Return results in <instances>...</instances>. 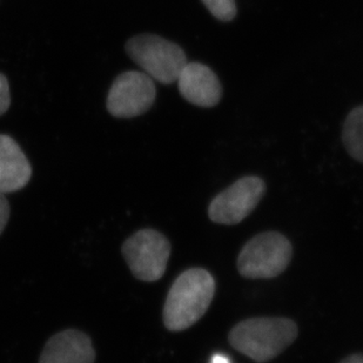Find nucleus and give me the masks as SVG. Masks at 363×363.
Listing matches in <instances>:
<instances>
[{"mask_svg":"<svg viewBox=\"0 0 363 363\" xmlns=\"http://www.w3.org/2000/svg\"><path fill=\"white\" fill-rule=\"evenodd\" d=\"M216 294V280L203 268H191L179 275L164 301V327L182 332L196 325L208 311Z\"/></svg>","mask_w":363,"mask_h":363,"instance_id":"obj_1","label":"nucleus"},{"mask_svg":"<svg viewBox=\"0 0 363 363\" xmlns=\"http://www.w3.org/2000/svg\"><path fill=\"white\" fill-rule=\"evenodd\" d=\"M298 325L284 318H254L234 325L230 346L257 363L273 360L298 337Z\"/></svg>","mask_w":363,"mask_h":363,"instance_id":"obj_2","label":"nucleus"},{"mask_svg":"<svg viewBox=\"0 0 363 363\" xmlns=\"http://www.w3.org/2000/svg\"><path fill=\"white\" fill-rule=\"evenodd\" d=\"M127 55L148 77L162 85L178 80L187 55L178 44L155 35H135L127 41Z\"/></svg>","mask_w":363,"mask_h":363,"instance_id":"obj_3","label":"nucleus"},{"mask_svg":"<svg viewBox=\"0 0 363 363\" xmlns=\"http://www.w3.org/2000/svg\"><path fill=\"white\" fill-rule=\"evenodd\" d=\"M293 248L287 238L278 232H264L250 239L238 257V271L243 278L273 279L291 264Z\"/></svg>","mask_w":363,"mask_h":363,"instance_id":"obj_4","label":"nucleus"},{"mask_svg":"<svg viewBox=\"0 0 363 363\" xmlns=\"http://www.w3.org/2000/svg\"><path fill=\"white\" fill-rule=\"evenodd\" d=\"M121 253L138 280L155 282L166 272L171 243L158 230H141L123 242Z\"/></svg>","mask_w":363,"mask_h":363,"instance_id":"obj_5","label":"nucleus"},{"mask_svg":"<svg viewBox=\"0 0 363 363\" xmlns=\"http://www.w3.org/2000/svg\"><path fill=\"white\" fill-rule=\"evenodd\" d=\"M157 98L155 80L145 72L127 71L114 80L107 96V111L121 119L139 117L151 110Z\"/></svg>","mask_w":363,"mask_h":363,"instance_id":"obj_6","label":"nucleus"},{"mask_svg":"<svg viewBox=\"0 0 363 363\" xmlns=\"http://www.w3.org/2000/svg\"><path fill=\"white\" fill-rule=\"evenodd\" d=\"M264 192L266 184L259 177L239 179L209 203V219L220 225H238L257 208Z\"/></svg>","mask_w":363,"mask_h":363,"instance_id":"obj_7","label":"nucleus"},{"mask_svg":"<svg viewBox=\"0 0 363 363\" xmlns=\"http://www.w3.org/2000/svg\"><path fill=\"white\" fill-rule=\"evenodd\" d=\"M177 82L182 98L196 106L211 108L223 98L219 77L201 62H187Z\"/></svg>","mask_w":363,"mask_h":363,"instance_id":"obj_8","label":"nucleus"},{"mask_svg":"<svg viewBox=\"0 0 363 363\" xmlns=\"http://www.w3.org/2000/svg\"><path fill=\"white\" fill-rule=\"evenodd\" d=\"M96 350L85 333L66 329L52 336L41 352L39 363H94Z\"/></svg>","mask_w":363,"mask_h":363,"instance_id":"obj_9","label":"nucleus"},{"mask_svg":"<svg viewBox=\"0 0 363 363\" xmlns=\"http://www.w3.org/2000/svg\"><path fill=\"white\" fill-rule=\"evenodd\" d=\"M31 177V164L19 145L9 135L0 134V194L21 191Z\"/></svg>","mask_w":363,"mask_h":363,"instance_id":"obj_10","label":"nucleus"},{"mask_svg":"<svg viewBox=\"0 0 363 363\" xmlns=\"http://www.w3.org/2000/svg\"><path fill=\"white\" fill-rule=\"evenodd\" d=\"M342 141L352 158L363 164V105L350 111L343 123Z\"/></svg>","mask_w":363,"mask_h":363,"instance_id":"obj_11","label":"nucleus"},{"mask_svg":"<svg viewBox=\"0 0 363 363\" xmlns=\"http://www.w3.org/2000/svg\"><path fill=\"white\" fill-rule=\"evenodd\" d=\"M206 9L211 12L213 17L218 21H232L238 14V7L235 0H201Z\"/></svg>","mask_w":363,"mask_h":363,"instance_id":"obj_12","label":"nucleus"},{"mask_svg":"<svg viewBox=\"0 0 363 363\" xmlns=\"http://www.w3.org/2000/svg\"><path fill=\"white\" fill-rule=\"evenodd\" d=\"M10 89H9V82L6 77L0 73V116L6 113V111L10 107Z\"/></svg>","mask_w":363,"mask_h":363,"instance_id":"obj_13","label":"nucleus"},{"mask_svg":"<svg viewBox=\"0 0 363 363\" xmlns=\"http://www.w3.org/2000/svg\"><path fill=\"white\" fill-rule=\"evenodd\" d=\"M10 219V205L6 196L0 194V235L3 233Z\"/></svg>","mask_w":363,"mask_h":363,"instance_id":"obj_14","label":"nucleus"},{"mask_svg":"<svg viewBox=\"0 0 363 363\" xmlns=\"http://www.w3.org/2000/svg\"><path fill=\"white\" fill-rule=\"evenodd\" d=\"M340 363H363V355H361V354H354V355L346 357L345 360L341 361Z\"/></svg>","mask_w":363,"mask_h":363,"instance_id":"obj_15","label":"nucleus"},{"mask_svg":"<svg viewBox=\"0 0 363 363\" xmlns=\"http://www.w3.org/2000/svg\"><path fill=\"white\" fill-rule=\"evenodd\" d=\"M211 363H230V359H228L226 355H223V354H216V355H213Z\"/></svg>","mask_w":363,"mask_h":363,"instance_id":"obj_16","label":"nucleus"}]
</instances>
